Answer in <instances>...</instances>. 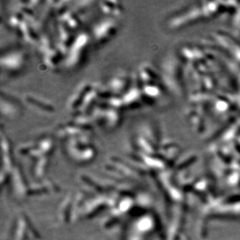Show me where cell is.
Listing matches in <instances>:
<instances>
[{"label": "cell", "instance_id": "obj_1", "mask_svg": "<svg viewBox=\"0 0 240 240\" xmlns=\"http://www.w3.org/2000/svg\"><path fill=\"white\" fill-rule=\"evenodd\" d=\"M91 43L90 33L87 31L77 33L64 59L63 65L65 69L69 71H74L83 65L87 57Z\"/></svg>", "mask_w": 240, "mask_h": 240}, {"label": "cell", "instance_id": "obj_2", "mask_svg": "<svg viewBox=\"0 0 240 240\" xmlns=\"http://www.w3.org/2000/svg\"><path fill=\"white\" fill-rule=\"evenodd\" d=\"M28 59V53L23 48H12L3 51L0 59L2 72L12 76L18 75L26 69Z\"/></svg>", "mask_w": 240, "mask_h": 240}, {"label": "cell", "instance_id": "obj_3", "mask_svg": "<svg viewBox=\"0 0 240 240\" xmlns=\"http://www.w3.org/2000/svg\"><path fill=\"white\" fill-rule=\"evenodd\" d=\"M122 111L100 101L90 113L95 126L113 131L120 126L122 121Z\"/></svg>", "mask_w": 240, "mask_h": 240}, {"label": "cell", "instance_id": "obj_4", "mask_svg": "<svg viewBox=\"0 0 240 240\" xmlns=\"http://www.w3.org/2000/svg\"><path fill=\"white\" fill-rule=\"evenodd\" d=\"M117 19L104 17L93 25L90 32L92 42L96 45L106 44L115 37L118 32Z\"/></svg>", "mask_w": 240, "mask_h": 240}, {"label": "cell", "instance_id": "obj_5", "mask_svg": "<svg viewBox=\"0 0 240 240\" xmlns=\"http://www.w3.org/2000/svg\"><path fill=\"white\" fill-rule=\"evenodd\" d=\"M134 76L127 72H120L110 77L104 86L113 96H122L133 83Z\"/></svg>", "mask_w": 240, "mask_h": 240}, {"label": "cell", "instance_id": "obj_6", "mask_svg": "<svg viewBox=\"0 0 240 240\" xmlns=\"http://www.w3.org/2000/svg\"><path fill=\"white\" fill-rule=\"evenodd\" d=\"M121 98L125 110H139L146 104L136 75L134 76V81L131 87L128 89V91L121 96Z\"/></svg>", "mask_w": 240, "mask_h": 240}, {"label": "cell", "instance_id": "obj_7", "mask_svg": "<svg viewBox=\"0 0 240 240\" xmlns=\"http://www.w3.org/2000/svg\"><path fill=\"white\" fill-rule=\"evenodd\" d=\"M0 107H1L2 117L8 120H14L21 115L23 108L19 100L14 96L8 93L1 92L0 96Z\"/></svg>", "mask_w": 240, "mask_h": 240}, {"label": "cell", "instance_id": "obj_8", "mask_svg": "<svg viewBox=\"0 0 240 240\" xmlns=\"http://www.w3.org/2000/svg\"><path fill=\"white\" fill-rule=\"evenodd\" d=\"M94 83L83 82L75 87L67 101V108L72 114H75L79 110L83 101L90 90L93 87Z\"/></svg>", "mask_w": 240, "mask_h": 240}, {"label": "cell", "instance_id": "obj_9", "mask_svg": "<svg viewBox=\"0 0 240 240\" xmlns=\"http://www.w3.org/2000/svg\"><path fill=\"white\" fill-rule=\"evenodd\" d=\"M24 101L27 105L39 112L48 114H53L54 112V105L49 100L41 96L34 94H26L24 96Z\"/></svg>", "mask_w": 240, "mask_h": 240}, {"label": "cell", "instance_id": "obj_10", "mask_svg": "<svg viewBox=\"0 0 240 240\" xmlns=\"http://www.w3.org/2000/svg\"><path fill=\"white\" fill-rule=\"evenodd\" d=\"M97 4L100 13L106 17L117 19L123 14L125 10L121 3L117 1H101Z\"/></svg>", "mask_w": 240, "mask_h": 240}, {"label": "cell", "instance_id": "obj_11", "mask_svg": "<svg viewBox=\"0 0 240 240\" xmlns=\"http://www.w3.org/2000/svg\"><path fill=\"white\" fill-rule=\"evenodd\" d=\"M40 153H47L52 150L54 147V139L51 136H42L33 141Z\"/></svg>", "mask_w": 240, "mask_h": 240}]
</instances>
